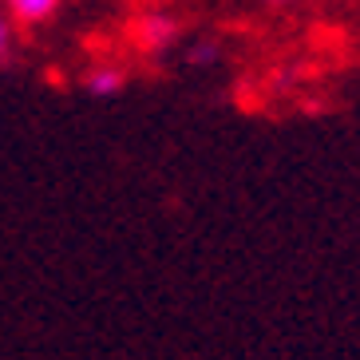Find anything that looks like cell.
Instances as JSON below:
<instances>
[{
	"mask_svg": "<svg viewBox=\"0 0 360 360\" xmlns=\"http://www.w3.org/2000/svg\"><path fill=\"white\" fill-rule=\"evenodd\" d=\"M179 20L170 16V12H143L135 20V28H131V40H135L139 52H147V56H162L174 48V40H179Z\"/></svg>",
	"mask_w": 360,
	"mask_h": 360,
	"instance_id": "obj_1",
	"label": "cell"
},
{
	"mask_svg": "<svg viewBox=\"0 0 360 360\" xmlns=\"http://www.w3.org/2000/svg\"><path fill=\"white\" fill-rule=\"evenodd\" d=\"M127 87V72L119 64H96L84 72V91L96 99H115Z\"/></svg>",
	"mask_w": 360,
	"mask_h": 360,
	"instance_id": "obj_2",
	"label": "cell"
},
{
	"mask_svg": "<svg viewBox=\"0 0 360 360\" xmlns=\"http://www.w3.org/2000/svg\"><path fill=\"white\" fill-rule=\"evenodd\" d=\"M60 4L64 0H4V8H8V16L16 24H28V28H36V24L52 20L56 12H60Z\"/></svg>",
	"mask_w": 360,
	"mask_h": 360,
	"instance_id": "obj_3",
	"label": "cell"
},
{
	"mask_svg": "<svg viewBox=\"0 0 360 360\" xmlns=\"http://www.w3.org/2000/svg\"><path fill=\"white\" fill-rule=\"evenodd\" d=\"M186 60H191L194 68H210L214 60H222V44H214V40H198V44H191Z\"/></svg>",
	"mask_w": 360,
	"mask_h": 360,
	"instance_id": "obj_4",
	"label": "cell"
},
{
	"mask_svg": "<svg viewBox=\"0 0 360 360\" xmlns=\"http://www.w3.org/2000/svg\"><path fill=\"white\" fill-rule=\"evenodd\" d=\"M8 48H12V28H8V20L0 16V64L8 60Z\"/></svg>",
	"mask_w": 360,
	"mask_h": 360,
	"instance_id": "obj_5",
	"label": "cell"
},
{
	"mask_svg": "<svg viewBox=\"0 0 360 360\" xmlns=\"http://www.w3.org/2000/svg\"><path fill=\"white\" fill-rule=\"evenodd\" d=\"M262 4H274V8H285V4H297V0H262Z\"/></svg>",
	"mask_w": 360,
	"mask_h": 360,
	"instance_id": "obj_6",
	"label": "cell"
}]
</instances>
